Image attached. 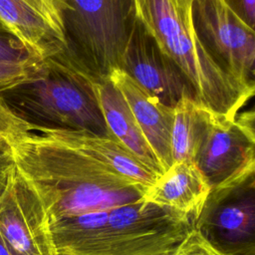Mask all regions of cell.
I'll use <instances>...</instances> for the list:
<instances>
[{
	"label": "cell",
	"instance_id": "cell-7",
	"mask_svg": "<svg viewBox=\"0 0 255 255\" xmlns=\"http://www.w3.org/2000/svg\"><path fill=\"white\" fill-rule=\"evenodd\" d=\"M194 227L224 255H255V175L210 191Z\"/></svg>",
	"mask_w": 255,
	"mask_h": 255
},
{
	"label": "cell",
	"instance_id": "cell-12",
	"mask_svg": "<svg viewBox=\"0 0 255 255\" xmlns=\"http://www.w3.org/2000/svg\"><path fill=\"white\" fill-rule=\"evenodd\" d=\"M210 187L192 161L173 163L143 193L140 200L167 207L196 220Z\"/></svg>",
	"mask_w": 255,
	"mask_h": 255
},
{
	"label": "cell",
	"instance_id": "cell-10",
	"mask_svg": "<svg viewBox=\"0 0 255 255\" xmlns=\"http://www.w3.org/2000/svg\"><path fill=\"white\" fill-rule=\"evenodd\" d=\"M0 231L22 255H54L41 203L17 169L0 200Z\"/></svg>",
	"mask_w": 255,
	"mask_h": 255
},
{
	"label": "cell",
	"instance_id": "cell-19",
	"mask_svg": "<svg viewBox=\"0 0 255 255\" xmlns=\"http://www.w3.org/2000/svg\"><path fill=\"white\" fill-rule=\"evenodd\" d=\"M173 255H224L213 247L201 234L193 227L184 240L179 244Z\"/></svg>",
	"mask_w": 255,
	"mask_h": 255
},
{
	"label": "cell",
	"instance_id": "cell-8",
	"mask_svg": "<svg viewBox=\"0 0 255 255\" xmlns=\"http://www.w3.org/2000/svg\"><path fill=\"white\" fill-rule=\"evenodd\" d=\"M120 69L166 107L174 109L182 98L194 99L184 74L162 53L133 16L121 55Z\"/></svg>",
	"mask_w": 255,
	"mask_h": 255
},
{
	"label": "cell",
	"instance_id": "cell-5",
	"mask_svg": "<svg viewBox=\"0 0 255 255\" xmlns=\"http://www.w3.org/2000/svg\"><path fill=\"white\" fill-rule=\"evenodd\" d=\"M253 110L233 117L213 113L193 162L210 191L231 187L255 175Z\"/></svg>",
	"mask_w": 255,
	"mask_h": 255
},
{
	"label": "cell",
	"instance_id": "cell-9",
	"mask_svg": "<svg viewBox=\"0 0 255 255\" xmlns=\"http://www.w3.org/2000/svg\"><path fill=\"white\" fill-rule=\"evenodd\" d=\"M0 21L40 60L68 52L63 0H0Z\"/></svg>",
	"mask_w": 255,
	"mask_h": 255
},
{
	"label": "cell",
	"instance_id": "cell-18",
	"mask_svg": "<svg viewBox=\"0 0 255 255\" xmlns=\"http://www.w3.org/2000/svg\"><path fill=\"white\" fill-rule=\"evenodd\" d=\"M42 61L30 54L0 21V62L27 63Z\"/></svg>",
	"mask_w": 255,
	"mask_h": 255
},
{
	"label": "cell",
	"instance_id": "cell-14",
	"mask_svg": "<svg viewBox=\"0 0 255 255\" xmlns=\"http://www.w3.org/2000/svg\"><path fill=\"white\" fill-rule=\"evenodd\" d=\"M96 93L111 134L148 169L160 176L163 173L160 164L120 91L106 78L96 81Z\"/></svg>",
	"mask_w": 255,
	"mask_h": 255
},
{
	"label": "cell",
	"instance_id": "cell-1",
	"mask_svg": "<svg viewBox=\"0 0 255 255\" xmlns=\"http://www.w3.org/2000/svg\"><path fill=\"white\" fill-rule=\"evenodd\" d=\"M9 145L16 169L36 194L47 223L137 202L146 190L40 126Z\"/></svg>",
	"mask_w": 255,
	"mask_h": 255
},
{
	"label": "cell",
	"instance_id": "cell-17",
	"mask_svg": "<svg viewBox=\"0 0 255 255\" xmlns=\"http://www.w3.org/2000/svg\"><path fill=\"white\" fill-rule=\"evenodd\" d=\"M42 61L27 63L0 62V94L14 88L29 78L37 70Z\"/></svg>",
	"mask_w": 255,
	"mask_h": 255
},
{
	"label": "cell",
	"instance_id": "cell-6",
	"mask_svg": "<svg viewBox=\"0 0 255 255\" xmlns=\"http://www.w3.org/2000/svg\"><path fill=\"white\" fill-rule=\"evenodd\" d=\"M192 20L202 45L232 78L255 89V33L225 0H193Z\"/></svg>",
	"mask_w": 255,
	"mask_h": 255
},
{
	"label": "cell",
	"instance_id": "cell-20",
	"mask_svg": "<svg viewBox=\"0 0 255 255\" xmlns=\"http://www.w3.org/2000/svg\"><path fill=\"white\" fill-rule=\"evenodd\" d=\"M16 165L9 144L0 145V200L6 194Z\"/></svg>",
	"mask_w": 255,
	"mask_h": 255
},
{
	"label": "cell",
	"instance_id": "cell-13",
	"mask_svg": "<svg viewBox=\"0 0 255 255\" xmlns=\"http://www.w3.org/2000/svg\"><path fill=\"white\" fill-rule=\"evenodd\" d=\"M44 128L56 138L79 149L93 159L146 189L158 177L114 136L98 135L64 128Z\"/></svg>",
	"mask_w": 255,
	"mask_h": 255
},
{
	"label": "cell",
	"instance_id": "cell-4",
	"mask_svg": "<svg viewBox=\"0 0 255 255\" xmlns=\"http://www.w3.org/2000/svg\"><path fill=\"white\" fill-rule=\"evenodd\" d=\"M195 219L139 200L109 209L97 255H173Z\"/></svg>",
	"mask_w": 255,
	"mask_h": 255
},
{
	"label": "cell",
	"instance_id": "cell-22",
	"mask_svg": "<svg viewBox=\"0 0 255 255\" xmlns=\"http://www.w3.org/2000/svg\"><path fill=\"white\" fill-rule=\"evenodd\" d=\"M0 255H22L15 250L0 231Z\"/></svg>",
	"mask_w": 255,
	"mask_h": 255
},
{
	"label": "cell",
	"instance_id": "cell-3",
	"mask_svg": "<svg viewBox=\"0 0 255 255\" xmlns=\"http://www.w3.org/2000/svg\"><path fill=\"white\" fill-rule=\"evenodd\" d=\"M96 81L64 53L43 60L29 78L1 95L35 126L113 136L101 111Z\"/></svg>",
	"mask_w": 255,
	"mask_h": 255
},
{
	"label": "cell",
	"instance_id": "cell-2",
	"mask_svg": "<svg viewBox=\"0 0 255 255\" xmlns=\"http://www.w3.org/2000/svg\"><path fill=\"white\" fill-rule=\"evenodd\" d=\"M193 0H131L132 16L188 80L194 100L214 113L233 117L254 96L232 78L202 45L192 20Z\"/></svg>",
	"mask_w": 255,
	"mask_h": 255
},
{
	"label": "cell",
	"instance_id": "cell-15",
	"mask_svg": "<svg viewBox=\"0 0 255 255\" xmlns=\"http://www.w3.org/2000/svg\"><path fill=\"white\" fill-rule=\"evenodd\" d=\"M211 110L192 98H182L174 107L171 129L172 162L192 161L209 126Z\"/></svg>",
	"mask_w": 255,
	"mask_h": 255
},
{
	"label": "cell",
	"instance_id": "cell-16",
	"mask_svg": "<svg viewBox=\"0 0 255 255\" xmlns=\"http://www.w3.org/2000/svg\"><path fill=\"white\" fill-rule=\"evenodd\" d=\"M33 128L34 125L14 111L0 94V145L10 144L18 136Z\"/></svg>",
	"mask_w": 255,
	"mask_h": 255
},
{
	"label": "cell",
	"instance_id": "cell-11",
	"mask_svg": "<svg viewBox=\"0 0 255 255\" xmlns=\"http://www.w3.org/2000/svg\"><path fill=\"white\" fill-rule=\"evenodd\" d=\"M109 80L125 98L162 171H166L173 164L171 129L174 109L151 97L120 68L111 72Z\"/></svg>",
	"mask_w": 255,
	"mask_h": 255
},
{
	"label": "cell",
	"instance_id": "cell-21",
	"mask_svg": "<svg viewBox=\"0 0 255 255\" xmlns=\"http://www.w3.org/2000/svg\"><path fill=\"white\" fill-rule=\"evenodd\" d=\"M228 6L251 28L255 25V0H225Z\"/></svg>",
	"mask_w": 255,
	"mask_h": 255
}]
</instances>
